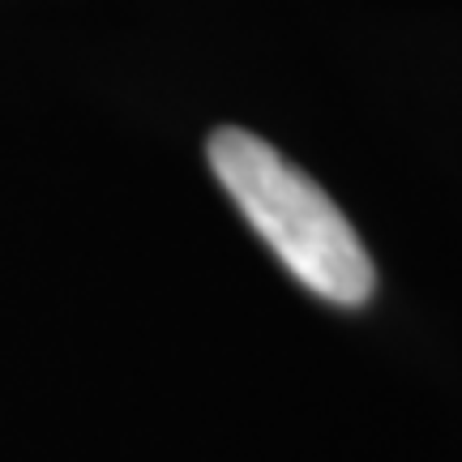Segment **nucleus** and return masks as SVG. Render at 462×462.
I'll return each mask as SVG.
<instances>
[{"mask_svg":"<svg viewBox=\"0 0 462 462\" xmlns=\"http://www.w3.org/2000/svg\"><path fill=\"white\" fill-rule=\"evenodd\" d=\"M210 167L257 236L309 291L334 304H364L373 296V262L356 227L291 159L257 133L215 129Z\"/></svg>","mask_w":462,"mask_h":462,"instance_id":"obj_1","label":"nucleus"}]
</instances>
